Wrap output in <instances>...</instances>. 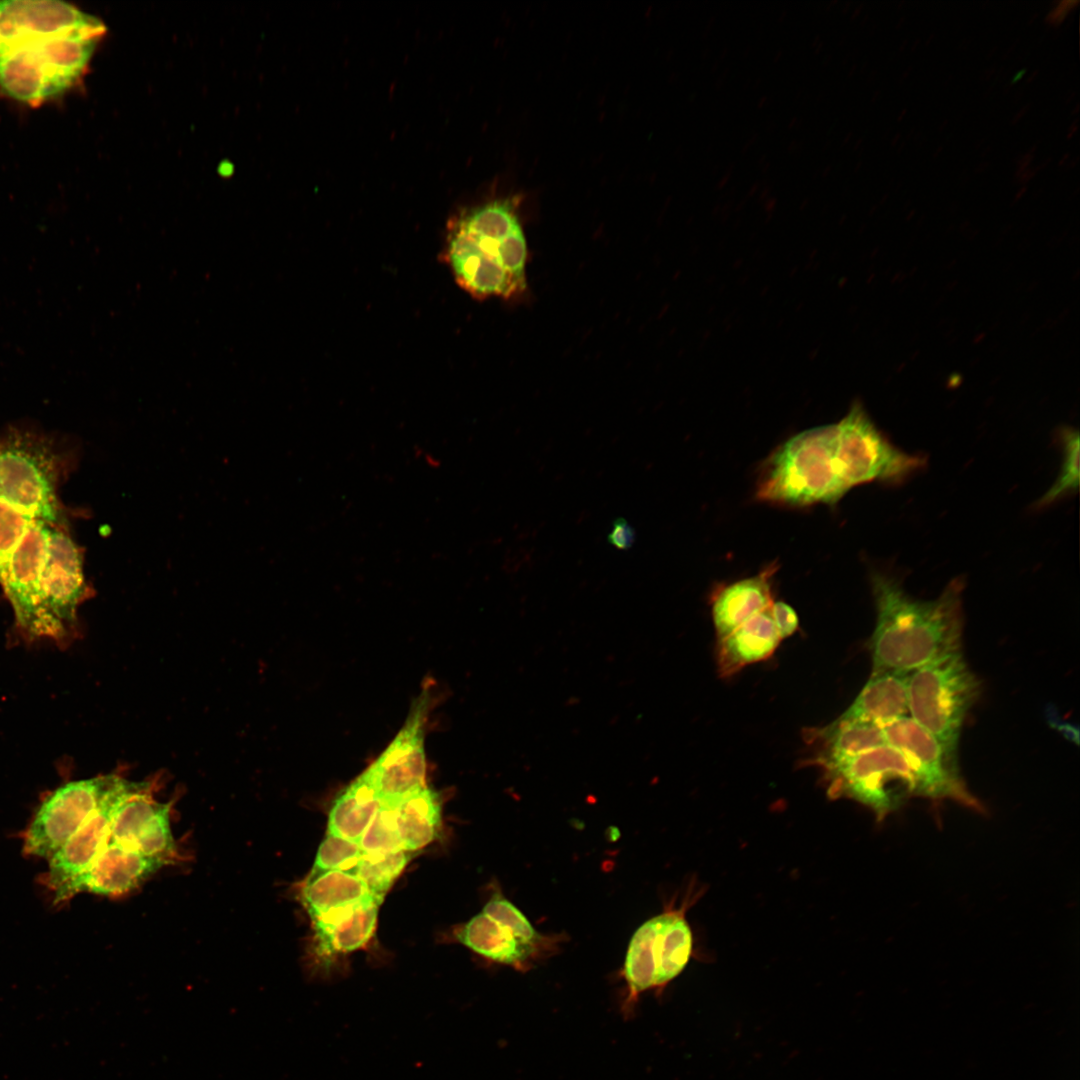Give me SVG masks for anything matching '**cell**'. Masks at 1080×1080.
Instances as JSON below:
<instances>
[{
	"instance_id": "cell-26",
	"label": "cell",
	"mask_w": 1080,
	"mask_h": 1080,
	"mask_svg": "<svg viewBox=\"0 0 1080 1080\" xmlns=\"http://www.w3.org/2000/svg\"><path fill=\"white\" fill-rule=\"evenodd\" d=\"M441 800L427 786L395 803V815L402 848L416 851L438 837L441 828Z\"/></svg>"
},
{
	"instance_id": "cell-1",
	"label": "cell",
	"mask_w": 1080,
	"mask_h": 1080,
	"mask_svg": "<svg viewBox=\"0 0 1080 1080\" xmlns=\"http://www.w3.org/2000/svg\"><path fill=\"white\" fill-rule=\"evenodd\" d=\"M871 587L877 616L868 642L872 673L910 674L961 651L962 578L930 600L912 597L895 577L881 572L871 575Z\"/></svg>"
},
{
	"instance_id": "cell-25",
	"label": "cell",
	"mask_w": 1080,
	"mask_h": 1080,
	"mask_svg": "<svg viewBox=\"0 0 1080 1080\" xmlns=\"http://www.w3.org/2000/svg\"><path fill=\"white\" fill-rule=\"evenodd\" d=\"M369 898L373 896L356 874L340 870L309 875L301 890L302 903L312 921Z\"/></svg>"
},
{
	"instance_id": "cell-5",
	"label": "cell",
	"mask_w": 1080,
	"mask_h": 1080,
	"mask_svg": "<svg viewBox=\"0 0 1080 1080\" xmlns=\"http://www.w3.org/2000/svg\"><path fill=\"white\" fill-rule=\"evenodd\" d=\"M700 894L689 891L678 907L667 906L633 933L621 971L626 984L622 1005L626 1015L632 1013L643 992H661L689 963L693 953V933L686 911Z\"/></svg>"
},
{
	"instance_id": "cell-2",
	"label": "cell",
	"mask_w": 1080,
	"mask_h": 1080,
	"mask_svg": "<svg viewBox=\"0 0 1080 1080\" xmlns=\"http://www.w3.org/2000/svg\"><path fill=\"white\" fill-rule=\"evenodd\" d=\"M444 258L473 297L520 296L527 288L528 247L515 200H491L452 217Z\"/></svg>"
},
{
	"instance_id": "cell-18",
	"label": "cell",
	"mask_w": 1080,
	"mask_h": 1080,
	"mask_svg": "<svg viewBox=\"0 0 1080 1080\" xmlns=\"http://www.w3.org/2000/svg\"><path fill=\"white\" fill-rule=\"evenodd\" d=\"M167 864L109 839L84 872L54 891V902L59 904L83 891L104 896L123 895L141 886Z\"/></svg>"
},
{
	"instance_id": "cell-23",
	"label": "cell",
	"mask_w": 1080,
	"mask_h": 1080,
	"mask_svg": "<svg viewBox=\"0 0 1080 1080\" xmlns=\"http://www.w3.org/2000/svg\"><path fill=\"white\" fill-rule=\"evenodd\" d=\"M807 743L817 746V765L840 760L886 745L883 727L877 724L839 717L832 723L808 729Z\"/></svg>"
},
{
	"instance_id": "cell-24",
	"label": "cell",
	"mask_w": 1080,
	"mask_h": 1080,
	"mask_svg": "<svg viewBox=\"0 0 1080 1080\" xmlns=\"http://www.w3.org/2000/svg\"><path fill=\"white\" fill-rule=\"evenodd\" d=\"M381 804L376 787L362 772L334 800L328 833L359 843Z\"/></svg>"
},
{
	"instance_id": "cell-10",
	"label": "cell",
	"mask_w": 1080,
	"mask_h": 1080,
	"mask_svg": "<svg viewBox=\"0 0 1080 1080\" xmlns=\"http://www.w3.org/2000/svg\"><path fill=\"white\" fill-rule=\"evenodd\" d=\"M836 426V461L848 491L874 481L901 483L926 463L922 456L894 446L859 402L851 406Z\"/></svg>"
},
{
	"instance_id": "cell-14",
	"label": "cell",
	"mask_w": 1080,
	"mask_h": 1080,
	"mask_svg": "<svg viewBox=\"0 0 1080 1080\" xmlns=\"http://www.w3.org/2000/svg\"><path fill=\"white\" fill-rule=\"evenodd\" d=\"M52 526L43 521L31 523L3 566L1 584L18 624L32 636H59L45 613L41 593V572Z\"/></svg>"
},
{
	"instance_id": "cell-27",
	"label": "cell",
	"mask_w": 1080,
	"mask_h": 1080,
	"mask_svg": "<svg viewBox=\"0 0 1080 1080\" xmlns=\"http://www.w3.org/2000/svg\"><path fill=\"white\" fill-rule=\"evenodd\" d=\"M411 855V851L404 849L363 852L353 873L367 885L370 894L381 904L387 891L408 864Z\"/></svg>"
},
{
	"instance_id": "cell-19",
	"label": "cell",
	"mask_w": 1080,
	"mask_h": 1080,
	"mask_svg": "<svg viewBox=\"0 0 1080 1080\" xmlns=\"http://www.w3.org/2000/svg\"><path fill=\"white\" fill-rule=\"evenodd\" d=\"M778 569L773 562L758 574L719 586L711 598V610L717 640L774 602L772 578Z\"/></svg>"
},
{
	"instance_id": "cell-13",
	"label": "cell",
	"mask_w": 1080,
	"mask_h": 1080,
	"mask_svg": "<svg viewBox=\"0 0 1080 1080\" xmlns=\"http://www.w3.org/2000/svg\"><path fill=\"white\" fill-rule=\"evenodd\" d=\"M431 688L424 687L412 704L404 725L363 772L382 801H398L426 786L425 729L432 706Z\"/></svg>"
},
{
	"instance_id": "cell-20",
	"label": "cell",
	"mask_w": 1080,
	"mask_h": 1080,
	"mask_svg": "<svg viewBox=\"0 0 1080 1080\" xmlns=\"http://www.w3.org/2000/svg\"><path fill=\"white\" fill-rule=\"evenodd\" d=\"M379 905L369 898L313 920L317 954H346L366 945L376 928Z\"/></svg>"
},
{
	"instance_id": "cell-35",
	"label": "cell",
	"mask_w": 1080,
	"mask_h": 1080,
	"mask_svg": "<svg viewBox=\"0 0 1080 1080\" xmlns=\"http://www.w3.org/2000/svg\"><path fill=\"white\" fill-rule=\"evenodd\" d=\"M1023 73H1024V70L1017 73L1013 78V82L1017 81L1022 76Z\"/></svg>"
},
{
	"instance_id": "cell-30",
	"label": "cell",
	"mask_w": 1080,
	"mask_h": 1080,
	"mask_svg": "<svg viewBox=\"0 0 1080 1080\" xmlns=\"http://www.w3.org/2000/svg\"><path fill=\"white\" fill-rule=\"evenodd\" d=\"M363 851L354 841L327 833L321 842L309 875L340 870L354 872Z\"/></svg>"
},
{
	"instance_id": "cell-28",
	"label": "cell",
	"mask_w": 1080,
	"mask_h": 1080,
	"mask_svg": "<svg viewBox=\"0 0 1080 1080\" xmlns=\"http://www.w3.org/2000/svg\"><path fill=\"white\" fill-rule=\"evenodd\" d=\"M1063 449V461L1057 479L1036 503L1038 508L1052 505L1054 502L1078 490L1079 487V432L1067 427L1060 432Z\"/></svg>"
},
{
	"instance_id": "cell-21",
	"label": "cell",
	"mask_w": 1080,
	"mask_h": 1080,
	"mask_svg": "<svg viewBox=\"0 0 1080 1080\" xmlns=\"http://www.w3.org/2000/svg\"><path fill=\"white\" fill-rule=\"evenodd\" d=\"M780 641L770 606L717 640L719 675L730 677L750 664L768 659Z\"/></svg>"
},
{
	"instance_id": "cell-17",
	"label": "cell",
	"mask_w": 1080,
	"mask_h": 1080,
	"mask_svg": "<svg viewBox=\"0 0 1080 1080\" xmlns=\"http://www.w3.org/2000/svg\"><path fill=\"white\" fill-rule=\"evenodd\" d=\"M134 784L117 775L97 808L49 859L45 882L53 892L84 872L108 843L116 810Z\"/></svg>"
},
{
	"instance_id": "cell-15",
	"label": "cell",
	"mask_w": 1080,
	"mask_h": 1080,
	"mask_svg": "<svg viewBox=\"0 0 1080 1080\" xmlns=\"http://www.w3.org/2000/svg\"><path fill=\"white\" fill-rule=\"evenodd\" d=\"M104 30L98 19L63 1H0V55L45 38Z\"/></svg>"
},
{
	"instance_id": "cell-3",
	"label": "cell",
	"mask_w": 1080,
	"mask_h": 1080,
	"mask_svg": "<svg viewBox=\"0 0 1080 1080\" xmlns=\"http://www.w3.org/2000/svg\"><path fill=\"white\" fill-rule=\"evenodd\" d=\"M836 423L799 432L762 463L756 498L789 507L835 505L848 492L836 461Z\"/></svg>"
},
{
	"instance_id": "cell-6",
	"label": "cell",
	"mask_w": 1080,
	"mask_h": 1080,
	"mask_svg": "<svg viewBox=\"0 0 1080 1080\" xmlns=\"http://www.w3.org/2000/svg\"><path fill=\"white\" fill-rule=\"evenodd\" d=\"M980 693V680L958 651L909 674V716L958 761L961 730Z\"/></svg>"
},
{
	"instance_id": "cell-9",
	"label": "cell",
	"mask_w": 1080,
	"mask_h": 1080,
	"mask_svg": "<svg viewBox=\"0 0 1080 1080\" xmlns=\"http://www.w3.org/2000/svg\"><path fill=\"white\" fill-rule=\"evenodd\" d=\"M58 471L57 454L47 441L18 433L0 439V500L53 526L62 520Z\"/></svg>"
},
{
	"instance_id": "cell-29",
	"label": "cell",
	"mask_w": 1080,
	"mask_h": 1080,
	"mask_svg": "<svg viewBox=\"0 0 1080 1080\" xmlns=\"http://www.w3.org/2000/svg\"><path fill=\"white\" fill-rule=\"evenodd\" d=\"M395 803L396 801H382L380 808L359 841L364 853L403 849L396 822Z\"/></svg>"
},
{
	"instance_id": "cell-7",
	"label": "cell",
	"mask_w": 1080,
	"mask_h": 1080,
	"mask_svg": "<svg viewBox=\"0 0 1080 1080\" xmlns=\"http://www.w3.org/2000/svg\"><path fill=\"white\" fill-rule=\"evenodd\" d=\"M827 794L848 798L869 808L878 821L911 797H920L914 769L905 756L886 744L855 756L825 762Z\"/></svg>"
},
{
	"instance_id": "cell-32",
	"label": "cell",
	"mask_w": 1080,
	"mask_h": 1080,
	"mask_svg": "<svg viewBox=\"0 0 1080 1080\" xmlns=\"http://www.w3.org/2000/svg\"><path fill=\"white\" fill-rule=\"evenodd\" d=\"M771 614L781 640L793 635L799 629L798 615L786 602L774 601L771 605Z\"/></svg>"
},
{
	"instance_id": "cell-33",
	"label": "cell",
	"mask_w": 1080,
	"mask_h": 1080,
	"mask_svg": "<svg viewBox=\"0 0 1080 1080\" xmlns=\"http://www.w3.org/2000/svg\"><path fill=\"white\" fill-rule=\"evenodd\" d=\"M636 534L633 527L624 518L613 521L612 530L608 534V542L620 550H627L635 542Z\"/></svg>"
},
{
	"instance_id": "cell-4",
	"label": "cell",
	"mask_w": 1080,
	"mask_h": 1080,
	"mask_svg": "<svg viewBox=\"0 0 1080 1080\" xmlns=\"http://www.w3.org/2000/svg\"><path fill=\"white\" fill-rule=\"evenodd\" d=\"M103 33L46 38L0 55V92L30 105L62 94L80 78Z\"/></svg>"
},
{
	"instance_id": "cell-11",
	"label": "cell",
	"mask_w": 1080,
	"mask_h": 1080,
	"mask_svg": "<svg viewBox=\"0 0 1080 1080\" xmlns=\"http://www.w3.org/2000/svg\"><path fill=\"white\" fill-rule=\"evenodd\" d=\"M888 745L909 761L918 778L920 797L951 800L977 812L981 802L967 788L959 768L939 741L910 716L883 726Z\"/></svg>"
},
{
	"instance_id": "cell-22",
	"label": "cell",
	"mask_w": 1080,
	"mask_h": 1080,
	"mask_svg": "<svg viewBox=\"0 0 1080 1080\" xmlns=\"http://www.w3.org/2000/svg\"><path fill=\"white\" fill-rule=\"evenodd\" d=\"M908 677L909 674L897 672L871 673L853 703L840 717L883 727L909 716Z\"/></svg>"
},
{
	"instance_id": "cell-36",
	"label": "cell",
	"mask_w": 1080,
	"mask_h": 1080,
	"mask_svg": "<svg viewBox=\"0 0 1080 1080\" xmlns=\"http://www.w3.org/2000/svg\"><path fill=\"white\" fill-rule=\"evenodd\" d=\"M3 581V564L0 561V583Z\"/></svg>"
},
{
	"instance_id": "cell-16",
	"label": "cell",
	"mask_w": 1080,
	"mask_h": 1080,
	"mask_svg": "<svg viewBox=\"0 0 1080 1080\" xmlns=\"http://www.w3.org/2000/svg\"><path fill=\"white\" fill-rule=\"evenodd\" d=\"M86 592L78 546L66 533L52 526L41 572V593L45 613L59 636L74 621L76 608Z\"/></svg>"
},
{
	"instance_id": "cell-12",
	"label": "cell",
	"mask_w": 1080,
	"mask_h": 1080,
	"mask_svg": "<svg viewBox=\"0 0 1080 1080\" xmlns=\"http://www.w3.org/2000/svg\"><path fill=\"white\" fill-rule=\"evenodd\" d=\"M117 775L67 783L40 805L24 836L26 855L50 859L97 808Z\"/></svg>"
},
{
	"instance_id": "cell-8",
	"label": "cell",
	"mask_w": 1080,
	"mask_h": 1080,
	"mask_svg": "<svg viewBox=\"0 0 1080 1080\" xmlns=\"http://www.w3.org/2000/svg\"><path fill=\"white\" fill-rule=\"evenodd\" d=\"M457 941L493 962L528 971L559 951L563 936L539 932L499 887L481 912L455 932Z\"/></svg>"
},
{
	"instance_id": "cell-31",
	"label": "cell",
	"mask_w": 1080,
	"mask_h": 1080,
	"mask_svg": "<svg viewBox=\"0 0 1080 1080\" xmlns=\"http://www.w3.org/2000/svg\"><path fill=\"white\" fill-rule=\"evenodd\" d=\"M35 521L0 500V561L3 566L29 525Z\"/></svg>"
},
{
	"instance_id": "cell-34",
	"label": "cell",
	"mask_w": 1080,
	"mask_h": 1080,
	"mask_svg": "<svg viewBox=\"0 0 1080 1080\" xmlns=\"http://www.w3.org/2000/svg\"><path fill=\"white\" fill-rule=\"evenodd\" d=\"M414 451H415L414 456L422 464H424L427 468H430V469H438V468H440L441 460L435 454H433L432 452H430L428 450H423L422 448H419V447H417Z\"/></svg>"
}]
</instances>
